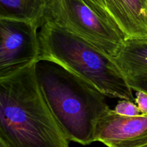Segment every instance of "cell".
<instances>
[{
	"label": "cell",
	"instance_id": "1",
	"mask_svg": "<svg viewBox=\"0 0 147 147\" xmlns=\"http://www.w3.org/2000/svg\"><path fill=\"white\" fill-rule=\"evenodd\" d=\"M0 142L6 147H69L42 94L35 63L0 80Z\"/></svg>",
	"mask_w": 147,
	"mask_h": 147
},
{
	"label": "cell",
	"instance_id": "2",
	"mask_svg": "<svg viewBox=\"0 0 147 147\" xmlns=\"http://www.w3.org/2000/svg\"><path fill=\"white\" fill-rule=\"evenodd\" d=\"M42 94L69 142H95L96 125L110 108L100 90L62 66L48 60L35 63Z\"/></svg>",
	"mask_w": 147,
	"mask_h": 147
},
{
	"label": "cell",
	"instance_id": "3",
	"mask_svg": "<svg viewBox=\"0 0 147 147\" xmlns=\"http://www.w3.org/2000/svg\"><path fill=\"white\" fill-rule=\"evenodd\" d=\"M39 40L40 59L61 65L106 96L135 102L133 89L114 60L86 40L50 21L40 27Z\"/></svg>",
	"mask_w": 147,
	"mask_h": 147
},
{
	"label": "cell",
	"instance_id": "4",
	"mask_svg": "<svg viewBox=\"0 0 147 147\" xmlns=\"http://www.w3.org/2000/svg\"><path fill=\"white\" fill-rule=\"evenodd\" d=\"M45 21L76 34L113 59L127 40L119 26L88 0H49Z\"/></svg>",
	"mask_w": 147,
	"mask_h": 147
},
{
	"label": "cell",
	"instance_id": "5",
	"mask_svg": "<svg viewBox=\"0 0 147 147\" xmlns=\"http://www.w3.org/2000/svg\"><path fill=\"white\" fill-rule=\"evenodd\" d=\"M38 28L30 22L0 18V80L40 59Z\"/></svg>",
	"mask_w": 147,
	"mask_h": 147
},
{
	"label": "cell",
	"instance_id": "6",
	"mask_svg": "<svg viewBox=\"0 0 147 147\" xmlns=\"http://www.w3.org/2000/svg\"><path fill=\"white\" fill-rule=\"evenodd\" d=\"M95 142L108 147H142L147 144V115L123 116L109 109L98 120Z\"/></svg>",
	"mask_w": 147,
	"mask_h": 147
},
{
	"label": "cell",
	"instance_id": "7",
	"mask_svg": "<svg viewBox=\"0 0 147 147\" xmlns=\"http://www.w3.org/2000/svg\"><path fill=\"white\" fill-rule=\"evenodd\" d=\"M108 9L126 38L147 42V0H108Z\"/></svg>",
	"mask_w": 147,
	"mask_h": 147
},
{
	"label": "cell",
	"instance_id": "8",
	"mask_svg": "<svg viewBox=\"0 0 147 147\" xmlns=\"http://www.w3.org/2000/svg\"><path fill=\"white\" fill-rule=\"evenodd\" d=\"M113 60L126 79L147 76V42L127 39Z\"/></svg>",
	"mask_w": 147,
	"mask_h": 147
},
{
	"label": "cell",
	"instance_id": "9",
	"mask_svg": "<svg viewBox=\"0 0 147 147\" xmlns=\"http://www.w3.org/2000/svg\"><path fill=\"white\" fill-rule=\"evenodd\" d=\"M47 0H0V18L44 24Z\"/></svg>",
	"mask_w": 147,
	"mask_h": 147
},
{
	"label": "cell",
	"instance_id": "10",
	"mask_svg": "<svg viewBox=\"0 0 147 147\" xmlns=\"http://www.w3.org/2000/svg\"><path fill=\"white\" fill-rule=\"evenodd\" d=\"M113 111L117 114L129 117L138 116L142 114L137 105L135 104L133 101L127 100H119Z\"/></svg>",
	"mask_w": 147,
	"mask_h": 147
},
{
	"label": "cell",
	"instance_id": "11",
	"mask_svg": "<svg viewBox=\"0 0 147 147\" xmlns=\"http://www.w3.org/2000/svg\"><path fill=\"white\" fill-rule=\"evenodd\" d=\"M127 81L133 90H142L147 93V76H140L128 78Z\"/></svg>",
	"mask_w": 147,
	"mask_h": 147
},
{
	"label": "cell",
	"instance_id": "12",
	"mask_svg": "<svg viewBox=\"0 0 147 147\" xmlns=\"http://www.w3.org/2000/svg\"><path fill=\"white\" fill-rule=\"evenodd\" d=\"M135 103L137 105L141 113L147 115V93L142 90L136 91Z\"/></svg>",
	"mask_w": 147,
	"mask_h": 147
},
{
	"label": "cell",
	"instance_id": "13",
	"mask_svg": "<svg viewBox=\"0 0 147 147\" xmlns=\"http://www.w3.org/2000/svg\"><path fill=\"white\" fill-rule=\"evenodd\" d=\"M88 1H90L91 4H93L99 11H101L104 15H106V17H109L110 20H111V18L110 17V14H109V9H108V0H88ZM112 21H113V20H112ZM115 24H116V23H115Z\"/></svg>",
	"mask_w": 147,
	"mask_h": 147
},
{
	"label": "cell",
	"instance_id": "14",
	"mask_svg": "<svg viewBox=\"0 0 147 147\" xmlns=\"http://www.w3.org/2000/svg\"><path fill=\"white\" fill-rule=\"evenodd\" d=\"M0 147H6V146H5V145L2 143V142H0Z\"/></svg>",
	"mask_w": 147,
	"mask_h": 147
},
{
	"label": "cell",
	"instance_id": "15",
	"mask_svg": "<svg viewBox=\"0 0 147 147\" xmlns=\"http://www.w3.org/2000/svg\"><path fill=\"white\" fill-rule=\"evenodd\" d=\"M142 147H147V144H146V145H145V146H142Z\"/></svg>",
	"mask_w": 147,
	"mask_h": 147
},
{
	"label": "cell",
	"instance_id": "16",
	"mask_svg": "<svg viewBox=\"0 0 147 147\" xmlns=\"http://www.w3.org/2000/svg\"><path fill=\"white\" fill-rule=\"evenodd\" d=\"M49 1V0H47V1Z\"/></svg>",
	"mask_w": 147,
	"mask_h": 147
}]
</instances>
